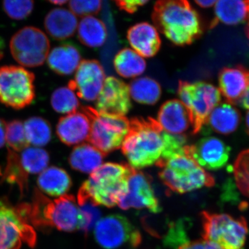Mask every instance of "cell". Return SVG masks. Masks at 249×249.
Listing matches in <instances>:
<instances>
[{
    "mask_svg": "<svg viewBox=\"0 0 249 249\" xmlns=\"http://www.w3.org/2000/svg\"><path fill=\"white\" fill-rule=\"evenodd\" d=\"M157 121L164 132L173 134H183L191 126L189 113L178 100H170L163 103Z\"/></svg>",
    "mask_w": 249,
    "mask_h": 249,
    "instance_id": "obj_19",
    "label": "cell"
},
{
    "mask_svg": "<svg viewBox=\"0 0 249 249\" xmlns=\"http://www.w3.org/2000/svg\"><path fill=\"white\" fill-rule=\"evenodd\" d=\"M47 60L52 71L59 75L67 76L72 74L79 67L81 54L76 46L63 44L49 52Z\"/></svg>",
    "mask_w": 249,
    "mask_h": 249,
    "instance_id": "obj_22",
    "label": "cell"
},
{
    "mask_svg": "<svg viewBox=\"0 0 249 249\" xmlns=\"http://www.w3.org/2000/svg\"><path fill=\"white\" fill-rule=\"evenodd\" d=\"M203 240L213 242L223 249H242L248 234L244 217L234 218L227 214L201 213Z\"/></svg>",
    "mask_w": 249,
    "mask_h": 249,
    "instance_id": "obj_8",
    "label": "cell"
},
{
    "mask_svg": "<svg viewBox=\"0 0 249 249\" xmlns=\"http://www.w3.org/2000/svg\"><path fill=\"white\" fill-rule=\"evenodd\" d=\"M1 57H2V53H1V52H0V59L1 58Z\"/></svg>",
    "mask_w": 249,
    "mask_h": 249,
    "instance_id": "obj_49",
    "label": "cell"
},
{
    "mask_svg": "<svg viewBox=\"0 0 249 249\" xmlns=\"http://www.w3.org/2000/svg\"><path fill=\"white\" fill-rule=\"evenodd\" d=\"M81 225L80 230L84 232H89L96 225L101 216V212L97 205L85 196H78Z\"/></svg>",
    "mask_w": 249,
    "mask_h": 249,
    "instance_id": "obj_34",
    "label": "cell"
},
{
    "mask_svg": "<svg viewBox=\"0 0 249 249\" xmlns=\"http://www.w3.org/2000/svg\"><path fill=\"white\" fill-rule=\"evenodd\" d=\"M78 25L76 15L63 8L52 10L45 19L46 31L51 37L57 40H66L74 35Z\"/></svg>",
    "mask_w": 249,
    "mask_h": 249,
    "instance_id": "obj_21",
    "label": "cell"
},
{
    "mask_svg": "<svg viewBox=\"0 0 249 249\" xmlns=\"http://www.w3.org/2000/svg\"><path fill=\"white\" fill-rule=\"evenodd\" d=\"M83 110V109H82ZM91 120L84 111H75L59 119L56 133L65 145H80L89 139Z\"/></svg>",
    "mask_w": 249,
    "mask_h": 249,
    "instance_id": "obj_17",
    "label": "cell"
},
{
    "mask_svg": "<svg viewBox=\"0 0 249 249\" xmlns=\"http://www.w3.org/2000/svg\"><path fill=\"white\" fill-rule=\"evenodd\" d=\"M0 174H1V173H0Z\"/></svg>",
    "mask_w": 249,
    "mask_h": 249,
    "instance_id": "obj_50",
    "label": "cell"
},
{
    "mask_svg": "<svg viewBox=\"0 0 249 249\" xmlns=\"http://www.w3.org/2000/svg\"><path fill=\"white\" fill-rule=\"evenodd\" d=\"M116 6L127 14H134L140 6H143L142 0H113Z\"/></svg>",
    "mask_w": 249,
    "mask_h": 249,
    "instance_id": "obj_40",
    "label": "cell"
},
{
    "mask_svg": "<svg viewBox=\"0 0 249 249\" xmlns=\"http://www.w3.org/2000/svg\"><path fill=\"white\" fill-rule=\"evenodd\" d=\"M114 66L118 74L125 78L142 75L146 69V62L133 49H122L114 59Z\"/></svg>",
    "mask_w": 249,
    "mask_h": 249,
    "instance_id": "obj_28",
    "label": "cell"
},
{
    "mask_svg": "<svg viewBox=\"0 0 249 249\" xmlns=\"http://www.w3.org/2000/svg\"><path fill=\"white\" fill-rule=\"evenodd\" d=\"M52 4L55 5H62L65 4L68 0H48Z\"/></svg>",
    "mask_w": 249,
    "mask_h": 249,
    "instance_id": "obj_46",
    "label": "cell"
},
{
    "mask_svg": "<svg viewBox=\"0 0 249 249\" xmlns=\"http://www.w3.org/2000/svg\"><path fill=\"white\" fill-rule=\"evenodd\" d=\"M34 0H3V7L9 17L17 20L25 19L34 9Z\"/></svg>",
    "mask_w": 249,
    "mask_h": 249,
    "instance_id": "obj_37",
    "label": "cell"
},
{
    "mask_svg": "<svg viewBox=\"0 0 249 249\" xmlns=\"http://www.w3.org/2000/svg\"><path fill=\"white\" fill-rule=\"evenodd\" d=\"M239 103L241 107H243L244 109H249V84L239 101Z\"/></svg>",
    "mask_w": 249,
    "mask_h": 249,
    "instance_id": "obj_42",
    "label": "cell"
},
{
    "mask_svg": "<svg viewBox=\"0 0 249 249\" xmlns=\"http://www.w3.org/2000/svg\"><path fill=\"white\" fill-rule=\"evenodd\" d=\"M152 18L155 27L174 45H190L203 34L200 16L188 0H157Z\"/></svg>",
    "mask_w": 249,
    "mask_h": 249,
    "instance_id": "obj_1",
    "label": "cell"
},
{
    "mask_svg": "<svg viewBox=\"0 0 249 249\" xmlns=\"http://www.w3.org/2000/svg\"><path fill=\"white\" fill-rule=\"evenodd\" d=\"M127 37L132 48L142 58H150L160 51V34L157 28L150 23L134 24L129 28Z\"/></svg>",
    "mask_w": 249,
    "mask_h": 249,
    "instance_id": "obj_18",
    "label": "cell"
},
{
    "mask_svg": "<svg viewBox=\"0 0 249 249\" xmlns=\"http://www.w3.org/2000/svg\"><path fill=\"white\" fill-rule=\"evenodd\" d=\"M106 74L102 65L94 60H83L77 69L74 79L68 87L77 96L88 102L96 101L102 91Z\"/></svg>",
    "mask_w": 249,
    "mask_h": 249,
    "instance_id": "obj_14",
    "label": "cell"
},
{
    "mask_svg": "<svg viewBox=\"0 0 249 249\" xmlns=\"http://www.w3.org/2000/svg\"><path fill=\"white\" fill-rule=\"evenodd\" d=\"M11 54L21 65L37 67L43 65L50 49V42L43 31L37 28H23L10 42Z\"/></svg>",
    "mask_w": 249,
    "mask_h": 249,
    "instance_id": "obj_11",
    "label": "cell"
},
{
    "mask_svg": "<svg viewBox=\"0 0 249 249\" xmlns=\"http://www.w3.org/2000/svg\"><path fill=\"white\" fill-rule=\"evenodd\" d=\"M102 6V0H70V7L75 15L92 16L98 14Z\"/></svg>",
    "mask_w": 249,
    "mask_h": 249,
    "instance_id": "obj_38",
    "label": "cell"
},
{
    "mask_svg": "<svg viewBox=\"0 0 249 249\" xmlns=\"http://www.w3.org/2000/svg\"><path fill=\"white\" fill-rule=\"evenodd\" d=\"M91 120L89 142L93 146L107 155L122 146L128 134L130 123L124 116L98 112L92 107H83Z\"/></svg>",
    "mask_w": 249,
    "mask_h": 249,
    "instance_id": "obj_9",
    "label": "cell"
},
{
    "mask_svg": "<svg viewBox=\"0 0 249 249\" xmlns=\"http://www.w3.org/2000/svg\"><path fill=\"white\" fill-rule=\"evenodd\" d=\"M104 156L91 144L82 143L73 149L69 162L73 170L91 174L102 165Z\"/></svg>",
    "mask_w": 249,
    "mask_h": 249,
    "instance_id": "obj_24",
    "label": "cell"
},
{
    "mask_svg": "<svg viewBox=\"0 0 249 249\" xmlns=\"http://www.w3.org/2000/svg\"><path fill=\"white\" fill-rule=\"evenodd\" d=\"M246 126H247V131L249 134V111L247 112L246 116Z\"/></svg>",
    "mask_w": 249,
    "mask_h": 249,
    "instance_id": "obj_47",
    "label": "cell"
},
{
    "mask_svg": "<svg viewBox=\"0 0 249 249\" xmlns=\"http://www.w3.org/2000/svg\"><path fill=\"white\" fill-rule=\"evenodd\" d=\"M23 169L29 174H39L48 166L49 155L44 149L38 147H27L19 155Z\"/></svg>",
    "mask_w": 249,
    "mask_h": 249,
    "instance_id": "obj_31",
    "label": "cell"
},
{
    "mask_svg": "<svg viewBox=\"0 0 249 249\" xmlns=\"http://www.w3.org/2000/svg\"><path fill=\"white\" fill-rule=\"evenodd\" d=\"M188 242L186 232L184 231L183 223L179 222L171 227L168 235L165 237V244L170 247H180Z\"/></svg>",
    "mask_w": 249,
    "mask_h": 249,
    "instance_id": "obj_39",
    "label": "cell"
},
{
    "mask_svg": "<svg viewBox=\"0 0 249 249\" xmlns=\"http://www.w3.org/2000/svg\"><path fill=\"white\" fill-rule=\"evenodd\" d=\"M186 152L201 168L211 170L225 166L230 157V147L216 137H205L195 145H187Z\"/></svg>",
    "mask_w": 249,
    "mask_h": 249,
    "instance_id": "obj_16",
    "label": "cell"
},
{
    "mask_svg": "<svg viewBox=\"0 0 249 249\" xmlns=\"http://www.w3.org/2000/svg\"><path fill=\"white\" fill-rule=\"evenodd\" d=\"M178 96L189 113L193 134L198 133L207 124L210 114L221 101L219 89L204 82L179 81Z\"/></svg>",
    "mask_w": 249,
    "mask_h": 249,
    "instance_id": "obj_6",
    "label": "cell"
},
{
    "mask_svg": "<svg viewBox=\"0 0 249 249\" xmlns=\"http://www.w3.org/2000/svg\"><path fill=\"white\" fill-rule=\"evenodd\" d=\"M35 76L17 66L0 67V103L16 109L31 105L36 96Z\"/></svg>",
    "mask_w": 249,
    "mask_h": 249,
    "instance_id": "obj_10",
    "label": "cell"
},
{
    "mask_svg": "<svg viewBox=\"0 0 249 249\" xmlns=\"http://www.w3.org/2000/svg\"><path fill=\"white\" fill-rule=\"evenodd\" d=\"M128 134L122 144V152L134 169L156 164L161 158L163 130L155 119L135 118L129 121Z\"/></svg>",
    "mask_w": 249,
    "mask_h": 249,
    "instance_id": "obj_2",
    "label": "cell"
},
{
    "mask_svg": "<svg viewBox=\"0 0 249 249\" xmlns=\"http://www.w3.org/2000/svg\"><path fill=\"white\" fill-rule=\"evenodd\" d=\"M37 186L45 194L52 196L66 195L71 187L70 175L62 168L56 166L47 168L39 175Z\"/></svg>",
    "mask_w": 249,
    "mask_h": 249,
    "instance_id": "obj_23",
    "label": "cell"
},
{
    "mask_svg": "<svg viewBox=\"0 0 249 249\" xmlns=\"http://www.w3.org/2000/svg\"><path fill=\"white\" fill-rule=\"evenodd\" d=\"M194 1L200 7L207 9V8L212 7L213 6H214L218 0H194Z\"/></svg>",
    "mask_w": 249,
    "mask_h": 249,
    "instance_id": "obj_44",
    "label": "cell"
},
{
    "mask_svg": "<svg viewBox=\"0 0 249 249\" xmlns=\"http://www.w3.org/2000/svg\"><path fill=\"white\" fill-rule=\"evenodd\" d=\"M29 222L40 228H56L59 231L73 232L81 225L79 206L74 196L64 195L51 200L36 191L32 204H28Z\"/></svg>",
    "mask_w": 249,
    "mask_h": 249,
    "instance_id": "obj_3",
    "label": "cell"
},
{
    "mask_svg": "<svg viewBox=\"0 0 249 249\" xmlns=\"http://www.w3.org/2000/svg\"><path fill=\"white\" fill-rule=\"evenodd\" d=\"M34 247L36 234L28 215V204L14 207L0 199V249H19L22 244Z\"/></svg>",
    "mask_w": 249,
    "mask_h": 249,
    "instance_id": "obj_7",
    "label": "cell"
},
{
    "mask_svg": "<svg viewBox=\"0 0 249 249\" xmlns=\"http://www.w3.org/2000/svg\"><path fill=\"white\" fill-rule=\"evenodd\" d=\"M246 3H247V24L246 26L245 33L249 40V0H246Z\"/></svg>",
    "mask_w": 249,
    "mask_h": 249,
    "instance_id": "obj_45",
    "label": "cell"
},
{
    "mask_svg": "<svg viewBox=\"0 0 249 249\" xmlns=\"http://www.w3.org/2000/svg\"><path fill=\"white\" fill-rule=\"evenodd\" d=\"M178 249H223L209 241L201 240L188 242L178 247Z\"/></svg>",
    "mask_w": 249,
    "mask_h": 249,
    "instance_id": "obj_41",
    "label": "cell"
},
{
    "mask_svg": "<svg viewBox=\"0 0 249 249\" xmlns=\"http://www.w3.org/2000/svg\"><path fill=\"white\" fill-rule=\"evenodd\" d=\"M246 0H218L214 6V19L212 27L221 22L227 25H237L247 19Z\"/></svg>",
    "mask_w": 249,
    "mask_h": 249,
    "instance_id": "obj_25",
    "label": "cell"
},
{
    "mask_svg": "<svg viewBox=\"0 0 249 249\" xmlns=\"http://www.w3.org/2000/svg\"><path fill=\"white\" fill-rule=\"evenodd\" d=\"M156 165L160 168L161 181L175 193L183 194L203 187L214 186L213 177L201 168L186 150L185 153L160 160Z\"/></svg>",
    "mask_w": 249,
    "mask_h": 249,
    "instance_id": "obj_5",
    "label": "cell"
},
{
    "mask_svg": "<svg viewBox=\"0 0 249 249\" xmlns=\"http://www.w3.org/2000/svg\"><path fill=\"white\" fill-rule=\"evenodd\" d=\"M240 121L239 111L230 103L218 105L210 114L207 123L218 133H232L238 127Z\"/></svg>",
    "mask_w": 249,
    "mask_h": 249,
    "instance_id": "obj_27",
    "label": "cell"
},
{
    "mask_svg": "<svg viewBox=\"0 0 249 249\" xmlns=\"http://www.w3.org/2000/svg\"><path fill=\"white\" fill-rule=\"evenodd\" d=\"M234 173L237 186L249 196V150L242 152L237 157L234 165Z\"/></svg>",
    "mask_w": 249,
    "mask_h": 249,
    "instance_id": "obj_36",
    "label": "cell"
},
{
    "mask_svg": "<svg viewBox=\"0 0 249 249\" xmlns=\"http://www.w3.org/2000/svg\"><path fill=\"white\" fill-rule=\"evenodd\" d=\"M249 84V70L245 67H225L219 73V91L230 104L239 102Z\"/></svg>",
    "mask_w": 249,
    "mask_h": 249,
    "instance_id": "obj_20",
    "label": "cell"
},
{
    "mask_svg": "<svg viewBox=\"0 0 249 249\" xmlns=\"http://www.w3.org/2000/svg\"><path fill=\"white\" fill-rule=\"evenodd\" d=\"M95 238L106 249H116L124 245L137 247L142 242L138 229L121 214L103 217L95 226Z\"/></svg>",
    "mask_w": 249,
    "mask_h": 249,
    "instance_id": "obj_12",
    "label": "cell"
},
{
    "mask_svg": "<svg viewBox=\"0 0 249 249\" xmlns=\"http://www.w3.org/2000/svg\"><path fill=\"white\" fill-rule=\"evenodd\" d=\"M51 105L54 110L60 114H71L80 106L76 92L69 87L55 89L51 97Z\"/></svg>",
    "mask_w": 249,
    "mask_h": 249,
    "instance_id": "obj_32",
    "label": "cell"
},
{
    "mask_svg": "<svg viewBox=\"0 0 249 249\" xmlns=\"http://www.w3.org/2000/svg\"><path fill=\"white\" fill-rule=\"evenodd\" d=\"M134 170L129 165L102 164L83 183L78 196L88 198L97 206L114 207L125 193L129 177Z\"/></svg>",
    "mask_w": 249,
    "mask_h": 249,
    "instance_id": "obj_4",
    "label": "cell"
},
{
    "mask_svg": "<svg viewBox=\"0 0 249 249\" xmlns=\"http://www.w3.org/2000/svg\"><path fill=\"white\" fill-rule=\"evenodd\" d=\"M149 1H150V0H142V2H143L144 5H145V4H147Z\"/></svg>",
    "mask_w": 249,
    "mask_h": 249,
    "instance_id": "obj_48",
    "label": "cell"
},
{
    "mask_svg": "<svg viewBox=\"0 0 249 249\" xmlns=\"http://www.w3.org/2000/svg\"><path fill=\"white\" fill-rule=\"evenodd\" d=\"M78 36L83 45L91 48H98L102 47L107 40V28L98 18L93 16H85L78 25Z\"/></svg>",
    "mask_w": 249,
    "mask_h": 249,
    "instance_id": "obj_26",
    "label": "cell"
},
{
    "mask_svg": "<svg viewBox=\"0 0 249 249\" xmlns=\"http://www.w3.org/2000/svg\"><path fill=\"white\" fill-rule=\"evenodd\" d=\"M4 178L8 183L18 185L22 193L27 188L28 174L22 168L19 155L11 149L8 151L7 164Z\"/></svg>",
    "mask_w": 249,
    "mask_h": 249,
    "instance_id": "obj_33",
    "label": "cell"
},
{
    "mask_svg": "<svg viewBox=\"0 0 249 249\" xmlns=\"http://www.w3.org/2000/svg\"><path fill=\"white\" fill-rule=\"evenodd\" d=\"M96 101V110L103 114L124 116L132 107L128 86L114 76L108 77L105 80Z\"/></svg>",
    "mask_w": 249,
    "mask_h": 249,
    "instance_id": "obj_15",
    "label": "cell"
},
{
    "mask_svg": "<svg viewBox=\"0 0 249 249\" xmlns=\"http://www.w3.org/2000/svg\"><path fill=\"white\" fill-rule=\"evenodd\" d=\"M26 137L29 144L34 147H43L52 139V130L49 121L40 117L29 118L24 124Z\"/></svg>",
    "mask_w": 249,
    "mask_h": 249,
    "instance_id": "obj_30",
    "label": "cell"
},
{
    "mask_svg": "<svg viewBox=\"0 0 249 249\" xmlns=\"http://www.w3.org/2000/svg\"><path fill=\"white\" fill-rule=\"evenodd\" d=\"M6 123L0 119V148L4 146L6 142Z\"/></svg>",
    "mask_w": 249,
    "mask_h": 249,
    "instance_id": "obj_43",
    "label": "cell"
},
{
    "mask_svg": "<svg viewBox=\"0 0 249 249\" xmlns=\"http://www.w3.org/2000/svg\"><path fill=\"white\" fill-rule=\"evenodd\" d=\"M118 206L123 210L147 209L154 213H160V202L152 188L150 177L134 169L129 177L127 189Z\"/></svg>",
    "mask_w": 249,
    "mask_h": 249,
    "instance_id": "obj_13",
    "label": "cell"
},
{
    "mask_svg": "<svg viewBox=\"0 0 249 249\" xmlns=\"http://www.w3.org/2000/svg\"><path fill=\"white\" fill-rule=\"evenodd\" d=\"M6 142L9 149L16 152L22 151L29 147L24 124L20 121H12L6 124Z\"/></svg>",
    "mask_w": 249,
    "mask_h": 249,
    "instance_id": "obj_35",
    "label": "cell"
},
{
    "mask_svg": "<svg viewBox=\"0 0 249 249\" xmlns=\"http://www.w3.org/2000/svg\"><path fill=\"white\" fill-rule=\"evenodd\" d=\"M130 97L141 104L155 105L161 96L158 82L150 77H141L131 82L129 86Z\"/></svg>",
    "mask_w": 249,
    "mask_h": 249,
    "instance_id": "obj_29",
    "label": "cell"
}]
</instances>
